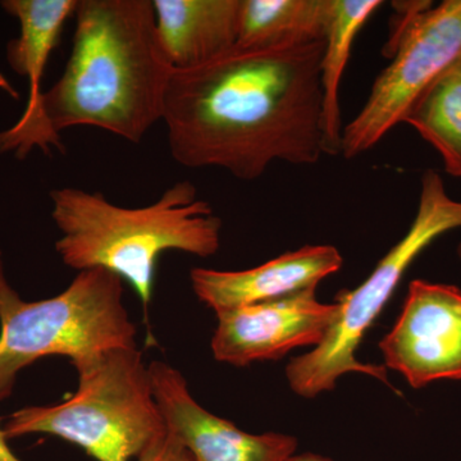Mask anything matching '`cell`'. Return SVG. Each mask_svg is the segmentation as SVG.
Listing matches in <instances>:
<instances>
[{
    "instance_id": "cell-1",
    "label": "cell",
    "mask_w": 461,
    "mask_h": 461,
    "mask_svg": "<svg viewBox=\"0 0 461 461\" xmlns=\"http://www.w3.org/2000/svg\"><path fill=\"white\" fill-rule=\"evenodd\" d=\"M324 45L235 47L198 68L173 69L162 120L173 159L242 181L258 180L277 160L320 162Z\"/></svg>"
},
{
    "instance_id": "cell-2",
    "label": "cell",
    "mask_w": 461,
    "mask_h": 461,
    "mask_svg": "<svg viewBox=\"0 0 461 461\" xmlns=\"http://www.w3.org/2000/svg\"><path fill=\"white\" fill-rule=\"evenodd\" d=\"M65 71L42 108L57 133L91 126L140 142L163 120L173 68L157 38L153 0H77Z\"/></svg>"
},
{
    "instance_id": "cell-3",
    "label": "cell",
    "mask_w": 461,
    "mask_h": 461,
    "mask_svg": "<svg viewBox=\"0 0 461 461\" xmlns=\"http://www.w3.org/2000/svg\"><path fill=\"white\" fill-rule=\"evenodd\" d=\"M51 218L62 236L56 250L76 271L105 269L126 281L147 309L158 260L167 251L214 256L222 221L199 198L195 185L178 181L153 204L124 208L102 193L76 187L50 191Z\"/></svg>"
},
{
    "instance_id": "cell-4",
    "label": "cell",
    "mask_w": 461,
    "mask_h": 461,
    "mask_svg": "<svg viewBox=\"0 0 461 461\" xmlns=\"http://www.w3.org/2000/svg\"><path fill=\"white\" fill-rule=\"evenodd\" d=\"M77 391L54 405L26 406L3 426L7 439L50 435L96 461H130L167 432L138 346L74 360Z\"/></svg>"
},
{
    "instance_id": "cell-5",
    "label": "cell",
    "mask_w": 461,
    "mask_h": 461,
    "mask_svg": "<svg viewBox=\"0 0 461 461\" xmlns=\"http://www.w3.org/2000/svg\"><path fill=\"white\" fill-rule=\"evenodd\" d=\"M135 324L123 303V281L105 269L81 271L59 295L25 302L5 277L0 251V402L18 375L36 360L71 362L136 345Z\"/></svg>"
},
{
    "instance_id": "cell-6",
    "label": "cell",
    "mask_w": 461,
    "mask_h": 461,
    "mask_svg": "<svg viewBox=\"0 0 461 461\" xmlns=\"http://www.w3.org/2000/svg\"><path fill=\"white\" fill-rule=\"evenodd\" d=\"M459 227L461 200L451 198L441 176L427 169L421 176L417 214L406 235L379 260L359 287L338 294V315L324 341L288 363L286 377L294 393L312 399L333 390L338 379L350 372L390 384L384 366L360 363L355 351L415 258L437 238Z\"/></svg>"
},
{
    "instance_id": "cell-7",
    "label": "cell",
    "mask_w": 461,
    "mask_h": 461,
    "mask_svg": "<svg viewBox=\"0 0 461 461\" xmlns=\"http://www.w3.org/2000/svg\"><path fill=\"white\" fill-rule=\"evenodd\" d=\"M360 113L342 132L346 159L371 150L411 111L421 94L461 58V0L420 14L391 50Z\"/></svg>"
},
{
    "instance_id": "cell-8",
    "label": "cell",
    "mask_w": 461,
    "mask_h": 461,
    "mask_svg": "<svg viewBox=\"0 0 461 461\" xmlns=\"http://www.w3.org/2000/svg\"><path fill=\"white\" fill-rule=\"evenodd\" d=\"M384 363L412 388L461 379V290L414 280L402 314L379 342Z\"/></svg>"
},
{
    "instance_id": "cell-9",
    "label": "cell",
    "mask_w": 461,
    "mask_h": 461,
    "mask_svg": "<svg viewBox=\"0 0 461 461\" xmlns=\"http://www.w3.org/2000/svg\"><path fill=\"white\" fill-rule=\"evenodd\" d=\"M317 287L217 313L215 359L247 366L281 359L293 348L320 346L336 320L338 304L318 302Z\"/></svg>"
},
{
    "instance_id": "cell-10",
    "label": "cell",
    "mask_w": 461,
    "mask_h": 461,
    "mask_svg": "<svg viewBox=\"0 0 461 461\" xmlns=\"http://www.w3.org/2000/svg\"><path fill=\"white\" fill-rule=\"evenodd\" d=\"M0 5L20 23V35L8 42L9 66L29 81L25 111L11 129L0 132V154L12 153L23 160L35 148L47 156H51L53 149L65 151L59 133L45 117L41 81L77 0H3Z\"/></svg>"
},
{
    "instance_id": "cell-11",
    "label": "cell",
    "mask_w": 461,
    "mask_h": 461,
    "mask_svg": "<svg viewBox=\"0 0 461 461\" xmlns=\"http://www.w3.org/2000/svg\"><path fill=\"white\" fill-rule=\"evenodd\" d=\"M149 372L167 430L196 461H287L296 454L295 437L251 435L206 411L191 395L181 372L169 364L153 362Z\"/></svg>"
},
{
    "instance_id": "cell-12",
    "label": "cell",
    "mask_w": 461,
    "mask_h": 461,
    "mask_svg": "<svg viewBox=\"0 0 461 461\" xmlns=\"http://www.w3.org/2000/svg\"><path fill=\"white\" fill-rule=\"evenodd\" d=\"M341 254L330 245L304 247L247 271L223 272L194 268V293L215 314L240 306L269 302L318 286L341 269Z\"/></svg>"
},
{
    "instance_id": "cell-13",
    "label": "cell",
    "mask_w": 461,
    "mask_h": 461,
    "mask_svg": "<svg viewBox=\"0 0 461 461\" xmlns=\"http://www.w3.org/2000/svg\"><path fill=\"white\" fill-rule=\"evenodd\" d=\"M157 38L172 68L187 71L236 47L241 0H153Z\"/></svg>"
},
{
    "instance_id": "cell-14",
    "label": "cell",
    "mask_w": 461,
    "mask_h": 461,
    "mask_svg": "<svg viewBox=\"0 0 461 461\" xmlns=\"http://www.w3.org/2000/svg\"><path fill=\"white\" fill-rule=\"evenodd\" d=\"M330 0H241L239 50L299 47L326 39Z\"/></svg>"
},
{
    "instance_id": "cell-15",
    "label": "cell",
    "mask_w": 461,
    "mask_h": 461,
    "mask_svg": "<svg viewBox=\"0 0 461 461\" xmlns=\"http://www.w3.org/2000/svg\"><path fill=\"white\" fill-rule=\"evenodd\" d=\"M384 2L379 0H330L326 45L321 63V132L323 153L338 156L341 153V111H339V84L346 65L350 59L355 38L366 21Z\"/></svg>"
},
{
    "instance_id": "cell-16",
    "label": "cell",
    "mask_w": 461,
    "mask_h": 461,
    "mask_svg": "<svg viewBox=\"0 0 461 461\" xmlns=\"http://www.w3.org/2000/svg\"><path fill=\"white\" fill-rule=\"evenodd\" d=\"M403 122L438 151L448 175L461 177V58L421 94Z\"/></svg>"
},
{
    "instance_id": "cell-17",
    "label": "cell",
    "mask_w": 461,
    "mask_h": 461,
    "mask_svg": "<svg viewBox=\"0 0 461 461\" xmlns=\"http://www.w3.org/2000/svg\"><path fill=\"white\" fill-rule=\"evenodd\" d=\"M138 461H196L190 451L167 430L165 435L148 446Z\"/></svg>"
},
{
    "instance_id": "cell-18",
    "label": "cell",
    "mask_w": 461,
    "mask_h": 461,
    "mask_svg": "<svg viewBox=\"0 0 461 461\" xmlns=\"http://www.w3.org/2000/svg\"><path fill=\"white\" fill-rule=\"evenodd\" d=\"M0 461H21L20 457L9 447L8 439L3 432L2 426H0Z\"/></svg>"
},
{
    "instance_id": "cell-19",
    "label": "cell",
    "mask_w": 461,
    "mask_h": 461,
    "mask_svg": "<svg viewBox=\"0 0 461 461\" xmlns=\"http://www.w3.org/2000/svg\"><path fill=\"white\" fill-rule=\"evenodd\" d=\"M287 461H332L330 457L321 456V455L313 453H304L299 455H294Z\"/></svg>"
},
{
    "instance_id": "cell-20",
    "label": "cell",
    "mask_w": 461,
    "mask_h": 461,
    "mask_svg": "<svg viewBox=\"0 0 461 461\" xmlns=\"http://www.w3.org/2000/svg\"><path fill=\"white\" fill-rule=\"evenodd\" d=\"M457 257H459L461 262V242L459 244V247H457Z\"/></svg>"
}]
</instances>
